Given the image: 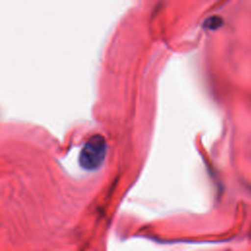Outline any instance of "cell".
Returning <instances> with one entry per match:
<instances>
[{"label": "cell", "instance_id": "cell-1", "mask_svg": "<svg viewBox=\"0 0 251 251\" xmlns=\"http://www.w3.org/2000/svg\"><path fill=\"white\" fill-rule=\"evenodd\" d=\"M107 153V143L100 134L92 135L80 150L78 162L81 168L93 171L103 164Z\"/></svg>", "mask_w": 251, "mask_h": 251}, {"label": "cell", "instance_id": "cell-2", "mask_svg": "<svg viewBox=\"0 0 251 251\" xmlns=\"http://www.w3.org/2000/svg\"><path fill=\"white\" fill-rule=\"evenodd\" d=\"M223 25V19L218 16H213L207 19L204 23V25L210 29H216Z\"/></svg>", "mask_w": 251, "mask_h": 251}]
</instances>
